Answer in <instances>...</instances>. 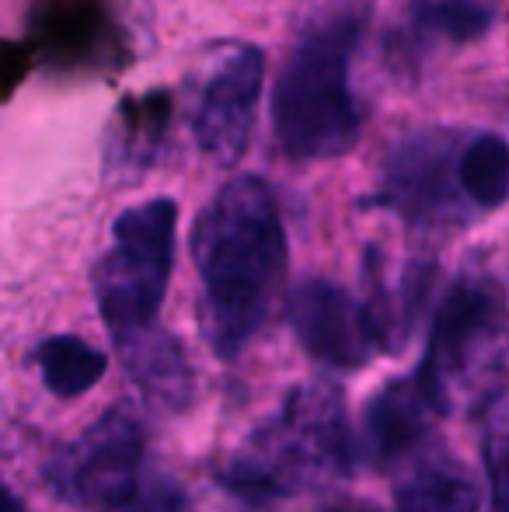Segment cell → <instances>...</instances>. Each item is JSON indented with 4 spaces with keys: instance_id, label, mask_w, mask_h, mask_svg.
I'll return each instance as SVG.
<instances>
[{
    "instance_id": "cell-1",
    "label": "cell",
    "mask_w": 509,
    "mask_h": 512,
    "mask_svg": "<svg viewBox=\"0 0 509 512\" xmlns=\"http://www.w3.org/2000/svg\"><path fill=\"white\" fill-rule=\"evenodd\" d=\"M203 279L206 338L234 359L269 321L286 276V230L276 196L258 178H231L192 230Z\"/></svg>"
},
{
    "instance_id": "cell-2",
    "label": "cell",
    "mask_w": 509,
    "mask_h": 512,
    "mask_svg": "<svg viewBox=\"0 0 509 512\" xmlns=\"http://www.w3.org/2000/svg\"><path fill=\"white\" fill-rule=\"evenodd\" d=\"M353 467L342 391L325 380L297 384L272 418L245 439L220 471V485L248 506L328 488Z\"/></svg>"
},
{
    "instance_id": "cell-3",
    "label": "cell",
    "mask_w": 509,
    "mask_h": 512,
    "mask_svg": "<svg viewBox=\"0 0 509 512\" xmlns=\"http://www.w3.org/2000/svg\"><path fill=\"white\" fill-rule=\"evenodd\" d=\"M360 21L339 14L307 28L293 46L272 95V126L279 150L293 161H325L346 154L360 133L349 56Z\"/></svg>"
},
{
    "instance_id": "cell-4",
    "label": "cell",
    "mask_w": 509,
    "mask_h": 512,
    "mask_svg": "<svg viewBox=\"0 0 509 512\" xmlns=\"http://www.w3.org/2000/svg\"><path fill=\"white\" fill-rule=\"evenodd\" d=\"M509 352V300L499 279L468 269L436 310L426 359L415 377L422 380L443 415L464 401L489 398Z\"/></svg>"
},
{
    "instance_id": "cell-5",
    "label": "cell",
    "mask_w": 509,
    "mask_h": 512,
    "mask_svg": "<svg viewBox=\"0 0 509 512\" xmlns=\"http://www.w3.org/2000/svg\"><path fill=\"white\" fill-rule=\"evenodd\" d=\"M175 220L171 199H150L112 223V248L95 269L98 310L112 338L157 324L175 265Z\"/></svg>"
},
{
    "instance_id": "cell-6",
    "label": "cell",
    "mask_w": 509,
    "mask_h": 512,
    "mask_svg": "<svg viewBox=\"0 0 509 512\" xmlns=\"http://www.w3.org/2000/svg\"><path fill=\"white\" fill-rule=\"evenodd\" d=\"M147 432L136 411L109 408L46 464L56 495L91 512H116L140 492Z\"/></svg>"
},
{
    "instance_id": "cell-7",
    "label": "cell",
    "mask_w": 509,
    "mask_h": 512,
    "mask_svg": "<svg viewBox=\"0 0 509 512\" xmlns=\"http://www.w3.org/2000/svg\"><path fill=\"white\" fill-rule=\"evenodd\" d=\"M286 317L300 345L332 370H360L381 349L367 304L328 279H304L286 300Z\"/></svg>"
},
{
    "instance_id": "cell-8",
    "label": "cell",
    "mask_w": 509,
    "mask_h": 512,
    "mask_svg": "<svg viewBox=\"0 0 509 512\" xmlns=\"http://www.w3.org/2000/svg\"><path fill=\"white\" fill-rule=\"evenodd\" d=\"M265 60L255 46H231L217 60L199 95L192 133L206 157L217 164H234L245 157L255 126V105L262 91Z\"/></svg>"
},
{
    "instance_id": "cell-9",
    "label": "cell",
    "mask_w": 509,
    "mask_h": 512,
    "mask_svg": "<svg viewBox=\"0 0 509 512\" xmlns=\"http://www.w3.org/2000/svg\"><path fill=\"white\" fill-rule=\"evenodd\" d=\"M440 418L443 408L422 387L419 377L391 380L363 411V450L377 467L398 464L412 457L419 446H426Z\"/></svg>"
},
{
    "instance_id": "cell-10",
    "label": "cell",
    "mask_w": 509,
    "mask_h": 512,
    "mask_svg": "<svg viewBox=\"0 0 509 512\" xmlns=\"http://www.w3.org/2000/svg\"><path fill=\"white\" fill-rule=\"evenodd\" d=\"M443 171H447V147L429 136L412 140L387 171L384 203L401 209L415 223L447 220L454 209V199H450L454 192L443 182Z\"/></svg>"
},
{
    "instance_id": "cell-11",
    "label": "cell",
    "mask_w": 509,
    "mask_h": 512,
    "mask_svg": "<svg viewBox=\"0 0 509 512\" xmlns=\"http://www.w3.org/2000/svg\"><path fill=\"white\" fill-rule=\"evenodd\" d=\"M112 342L119 345V356H123L129 377L140 384V391L147 394L154 405H161V408L189 405L192 370L175 335H168V331H161L157 324H150V328L112 338Z\"/></svg>"
},
{
    "instance_id": "cell-12",
    "label": "cell",
    "mask_w": 509,
    "mask_h": 512,
    "mask_svg": "<svg viewBox=\"0 0 509 512\" xmlns=\"http://www.w3.org/2000/svg\"><path fill=\"white\" fill-rule=\"evenodd\" d=\"M394 512H478V485L461 460L426 453L398 478Z\"/></svg>"
},
{
    "instance_id": "cell-13",
    "label": "cell",
    "mask_w": 509,
    "mask_h": 512,
    "mask_svg": "<svg viewBox=\"0 0 509 512\" xmlns=\"http://www.w3.org/2000/svg\"><path fill=\"white\" fill-rule=\"evenodd\" d=\"M35 363L42 370L46 387L56 398H77V394L91 391V387L102 380L105 366V352H98L95 345H88L77 335H56L35 349Z\"/></svg>"
},
{
    "instance_id": "cell-14",
    "label": "cell",
    "mask_w": 509,
    "mask_h": 512,
    "mask_svg": "<svg viewBox=\"0 0 509 512\" xmlns=\"http://www.w3.org/2000/svg\"><path fill=\"white\" fill-rule=\"evenodd\" d=\"M457 189L478 209H496L509 199V143L499 133H482L457 157Z\"/></svg>"
},
{
    "instance_id": "cell-15",
    "label": "cell",
    "mask_w": 509,
    "mask_h": 512,
    "mask_svg": "<svg viewBox=\"0 0 509 512\" xmlns=\"http://www.w3.org/2000/svg\"><path fill=\"white\" fill-rule=\"evenodd\" d=\"M482 457L492 492L489 512H509V391H492L482 401Z\"/></svg>"
},
{
    "instance_id": "cell-16",
    "label": "cell",
    "mask_w": 509,
    "mask_h": 512,
    "mask_svg": "<svg viewBox=\"0 0 509 512\" xmlns=\"http://www.w3.org/2000/svg\"><path fill=\"white\" fill-rule=\"evenodd\" d=\"M419 21L454 42H471L489 32L492 11L482 0H429L419 7Z\"/></svg>"
},
{
    "instance_id": "cell-17",
    "label": "cell",
    "mask_w": 509,
    "mask_h": 512,
    "mask_svg": "<svg viewBox=\"0 0 509 512\" xmlns=\"http://www.w3.org/2000/svg\"><path fill=\"white\" fill-rule=\"evenodd\" d=\"M116 512H189L185 509V499H182V492H178L175 485H154V488H147V492H136L133 499L126 502V506H119Z\"/></svg>"
},
{
    "instance_id": "cell-18",
    "label": "cell",
    "mask_w": 509,
    "mask_h": 512,
    "mask_svg": "<svg viewBox=\"0 0 509 512\" xmlns=\"http://www.w3.org/2000/svg\"><path fill=\"white\" fill-rule=\"evenodd\" d=\"M0 512H25V506L18 502V495H14L4 481H0Z\"/></svg>"
},
{
    "instance_id": "cell-19",
    "label": "cell",
    "mask_w": 509,
    "mask_h": 512,
    "mask_svg": "<svg viewBox=\"0 0 509 512\" xmlns=\"http://www.w3.org/2000/svg\"><path fill=\"white\" fill-rule=\"evenodd\" d=\"M328 512H374V509H363V506H339V509H328Z\"/></svg>"
}]
</instances>
